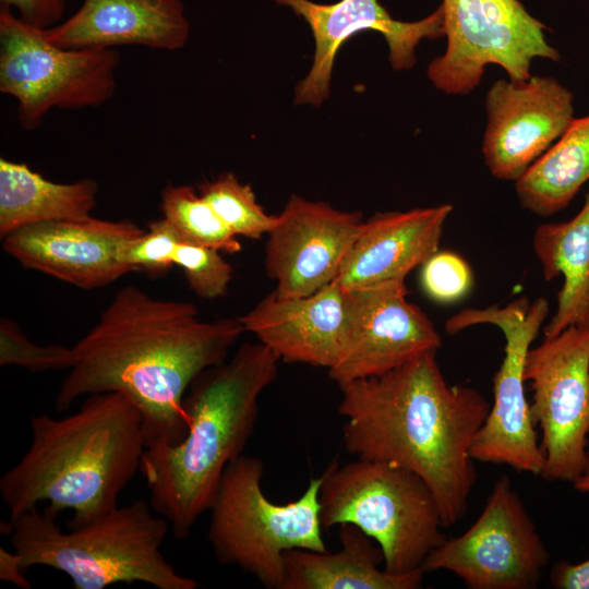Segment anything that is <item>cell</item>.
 Masks as SVG:
<instances>
[{
	"instance_id": "3",
	"label": "cell",
	"mask_w": 589,
	"mask_h": 589,
	"mask_svg": "<svg viewBox=\"0 0 589 589\" xmlns=\"http://www.w3.org/2000/svg\"><path fill=\"white\" fill-rule=\"evenodd\" d=\"M31 444L0 479L10 517L47 502L58 516L71 510L69 527L85 524L118 505V497L141 468L145 450L142 416L121 393L86 397L63 418L29 419Z\"/></svg>"
},
{
	"instance_id": "12",
	"label": "cell",
	"mask_w": 589,
	"mask_h": 589,
	"mask_svg": "<svg viewBox=\"0 0 589 589\" xmlns=\"http://www.w3.org/2000/svg\"><path fill=\"white\" fill-rule=\"evenodd\" d=\"M549 561L521 497L502 476L473 524L433 550L422 569L450 572L470 589H533Z\"/></svg>"
},
{
	"instance_id": "9",
	"label": "cell",
	"mask_w": 589,
	"mask_h": 589,
	"mask_svg": "<svg viewBox=\"0 0 589 589\" xmlns=\"http://www.w3.org/2000/svg\"><path fill=\"white\" fill-rule=\"evenodd\" d=\"M549 315L545 298L520 297L505 306L466 308L445 323L448 334L490 324L504 336V356L493 380V401L470 454L473 460L506 465L540 476L544 457L525 392V362L532 341Z\"/></svg>"
},
{
	"instance_id": "25",
	"label": "cell",
	"mask_w": 589,
	"mask_h": 589,
	"mask_svg": "<svg viewBox=\"0 0 589 589\" xmlns=\"http://www.w3.org/2000/svg\"><path fill=\"white\" fill-rule=\"evenodd\" d=\"M160 209L184 242L228 254L242 249L237 237L193 187L168 183L161 191Z\"/></svg>"
},
{
	"instance_id": "21",
	"label": "cell",
	"mask_w": 589,
	"mask_h": 589,
	"mask_svg": "<svg viewBox=\"0 0 589 589\" xmlns=\"http://www.w3.org/2000/svg\"><path fill=\"white\" fill-rule=\"evenodd\" d=\"M336 553L292 549L284 553L281 589H416L423 569L392 574L381 568L380 546L351 524L339 525Z\"/></svg>"
},
{
	"instance_id": "23",
	"label": "cell",
	"mask_w": 589,
	"mask_h": 589,
	"mask_svg": "<svg viewBox=\"0 0 589 589\" xmlns=\"http://www.w3.org/2000/svg\"><path fill=\"white\" fill-rule=\"evenodd\" d=\"M93 179L57 183L26 164L0 159V237L38 223L83 218L96 206Z\"/></svg>"
},
{
	"instance_id": "4",
	"label": "cell",
	"mask_w": 589,
	"mask_h": 589,
	"mask_svg": "<svg viewBox=\"0 0 589 589\" xmlns=\"http://www.w3.org/2000/svg\"><path fill=\"white\" fill-rule=\"evenodd\" d=\"M279 357L262 342L241 345L229 360L200 373L184 397L185 436L145 447L140 471L153 509L177 539L209 509L227 466L243 455L259 398L277 376Z\"/></svg>"
},
{
	"instance_id": "31",
	"label": "cell",
	"mask_w": 589,
	"mask_h": 589,
	"mask_svg": "<svg viewBox=\"0 0 589 589\" xmlns=\"http://www.w3.org/2000/svg\"><path fill=\"white\" fill-rule=\"evenodd\" d=\"M1 5L14 8L19 19L39 29H47L60 23L65 0H0Z\"/></svg>"
},
{
	"instance_id": "20",
	"label": "cell",
	"mask_w": 589,
	"mask_h": 589,
	"mask_svg": "<svg viewBox=\"0 0 589 589\" xmlns=\"http://www.w3.org/2000/svg\"><path fill=\"white\" fill-rule=\"evenodd\" d=\"M44 33L64 49L178 50L189 40L190 23L181 0H83L74 14Z\"/></svg>"
},
{
	"instance_id": "19",
	"label": "cell",
	"mask_w": 589,
	"mask_h": 589,
	"mask_svg": "<svg viewBox=\"0 0 589 589\" xmlns=\"http://www.w3.org/2000/svg\"><path fill=\"white\" fill-rule=\"evenodd\" d=\"M450 204L378 213L362 221L335 283L347 290L405 280L438 251Z\"/></svg>"
},
{
	"instance_id": "28",
	"label": "cell",
	"mask_w": 589,
	"mask_h": 589,
	"mask_svg": "<svg viewBox=\"0 0 589 589\" xmlns=\"http://www.w3.org/2000/svg\"><path fill=\"white\" fill-rule=\"evenodd\" d=\"M74 362L72 348L61 345L39 346L31 341L17 324L9 318L0 322V365H16L38 372L70 369Z\"/></svg>"
},
{
	"instance_id": "16",
	"label": "cell",
	"mask_w": 589,
	"mask_h": 589,
	"mask_svg": "<svg viewBox=\"0 0 589 589\" xmlns=\"http://www.w3.org/2000/svg\"><path fill=\"white\" fill-rule=\"evenodd\" d=\"M362 221L358 212L292 195L267 233L265 267L274 292L303 297L334 283Z\"/></svg>"
},
{
	"instance_id": "7",
	"label": "cell",
	"mask_w": 589,
	"mask_h": 589,
	"mask_svg": "<svg viewBox=\"0 0 589 589\" xmlns=\"http://www.w3.org/2000/svg\"><path fill=\"white\" fill-rule=\"evenodd\" d=\"M263 461L241 455L223 474L209 507L207 539L220 564L236 565L264 587L281 589L284 553L325 552L318 492L321 476L287 504L271 502L262 490Z\"/></svg>"
},
{
	"instance_id": "11",
	"label": "cell",
	"mask_w": 589,
	"mask_h": 589,
	"mask_svg": "<svg viewBox=\"0 0 589 589\" xmlns=\"http://www.w3.org/2000/svg\"><path fill=\"white\" fill-rule=\"evenodd\" d=\"M524 377L532 389L531 419L541 432L540 477L574 482L588 461L589 325L567 327L530 348Z\"/></svg>"
},
{
	"instance_id": "8",
	"label": "cell",
	"mask_w": 589,
	"mask_h": 589,
	"mask_svg": "<svg viewBox=\"0 0 589 589\" xmlns=\"http://www.w3.org/2000/svg\"><path fill=\"white\" fill-rule=\"evenodd\" d=\"M117 48L64 49L0 8V92L17 101L22 128L34 130L52 109L97 107L116 91Z\"/></svg>"
},
{
	"instance_id": "30",
	"label": "cell",
	"mask_w": 589,
	"mask_h": 589,
	"mask_svg": "<svg viewBox=\"0 0 589 589\" xmlns=\"http://www.w3.org/2000/svg\"><path fill=\"white\" fill-rule=\"evenodd\" d=\"M421 286L432 300L452 303L462 299L472 287L468 263L450 251H437L421 265Z\"/></svg>"
},
{
	"instance_id": "26",
	"label": "cell",
	"mask_w": 589,
	"mask_h": 589,
	"mask_svg": "<svg viewBox=\"0 0 589 589\" xmlns=\"http://www.w3.org/2000/svg\"><path fill=\"white\" fill-rule=\"evenodd\" d=\"M197 192L236 237L259 239L277 221V215H268L257 203L251 185L231 172L203 181Z\"/></svg>"
},
{
	"instance_id": "5",
	"label": "cell",
	"mask_w": 589,
	"mask_h": 589,
	"mask_svg": "<svg viewBox=\"0 0 589 589\" xmlns=\"http://www.w3.org/2000/svg\"><path fill=\"white\" fill-rule=\"evenodd\" d=\"M7 532L25 570L40 565L64 573L75 589L145 582L158 589H196L161 552L170 529L142 498L63 530L57 517L33 507L10 517Z\"/></svg>"
},
{
	"instance_id": "35",
	"label": "cell",
	"mask_w": 589,
	"mask_h": 589,
	"mask_svg": "<svg viewBox=\"0 0 589 589\" xmlns=\"http://www.w3.org/2000/svg\"><path fill=\"white\" fill-rule=\"evenodd\" d=\"M589 472V447H588V461H587V471L586 473Z\"/></svg>"
},
{
	"instance_id": "14",
	"label": "cell",
	"mask_w": 589,
	"mask_h": 589,
	"mask_svg": "<svg viewBox=\"0 0 589 589\" xmlns=\"http://www.w3.org/2000/svg\"><path fill=\"white\" fill-rule=\"evenodd\" d=\"M274 1L303 17L315 43L311 69L296 87L297 105L318 107L328 98L336 56L358 33L374 31L382 34L395 70H408L416 64V48L423 39L445 36L441 5L420 21L402 22L393 19L377 0H339L332 4L310 0Z\"/></svg>"
},
{
	"instance_id": "1",
	"label": "cell",
	"mask_w": 589,
	"mask_h": 589,
	"mask_svg": "<svg viewBox=\"0 0 589 589\" xmlns=\"http://www.w3.org/2000/svg\"><path fill=\"white\" fill-rule=\"evenodd\" d=\"M244 327L203 321L190 302L151 297L129 285L73 347L56 398L58 412L82 396L121 393L139 409L146 447L176 444L188 431L184 397L194 378L225 360Z\"/></svg>"
},
{
	"instance_id": "10",
	"label": "cell",
	"mask_w": 589,
	"mask_h": 589,
	"mask_svg": "<svg viewBox=\"0 0 589 589\" xmlns=\"http://www.w3.org/2000/svg\"><path fill=\"white\" fill-rule=\"evenodd\" d=\"M441 8L447 47L430 62L426 75L443 93H470L489 64L524 81L534 59H561L545 39L546 26L518 0H443Z\"/></svg>"
},
{
	"instance_id": "13",
	"label": "cell",
	"mask_w": 589,
	"mask_h": 589,
	"mask_svg": "<svg viewBox=\"0 0 589 589\" xmlns=\"http://www.w3.org/2000/svg\"><path fill=\"white\" fill-rule=\"evenodd\" d=\"M485 109V165L495 178L514 182L575 119L573 93L550 76L494 82Z\"/></svg>"
},
{
	"instance_id": "27",
	"label": "cell",
	"mask_w": 589,
	"mask_h": 589,
	"mask_svg": "<svg viewBox=\"0 0 589 589\" xmlns=\"http://www.w3.org/2000/svg\"><path fill=\"white\" fill-rule=\"evenodd\" d=\"M220 251L189 242L177 244L172 261L183 269L191 290L202 299H216L227 293L232 267Z\"/></svg>"
},
{
	"instance_id": "2",
	"label": "cell",
	"mask_w": 589,
	"mask_h": 589,
	"mask_svg": "<svg viewBox=\"0 0 589 589\" xmlns=\"http://www.w3.org/2000/svg\"><path fill=\"white\" fill-rule=\"evenodd\" d=\"M436 353L338 385L337 410L345 449L418 474L449 528L467 513L477 481L470 449L491 404L473 387L449 385Z\"/></svg>"
},
{
	"instance_id": "24",
	"label": "cell",
	"mask_w": 589,
	"mask_h": 589,
	"mask_svg": "<svg viewBox=\"0 0 589 589\" xmlns=\"http://www.w3.org/2000/svg\"><path fill=\"white\" fill-rule=\"evenodd\" d=\"M589 181V115L575 118L563 135L515 181L521 206L550 216L564 209Z\"/></svg>"
},
{
	"instance_id": "17",
	"label": "cell",
	"mask_w": 589,
	"mask_h": 589,
	"mask_svg": "<svg viewBox=\"0 0 589 589\" xmlns=\"http://www.w3.org/2000/svg\"><path fill=\"white\" fill-rule=\"evenodd\" d=\"M353 292L350 342L342 359L328 370L337 385L384 374L441 348L442 337L434 324L407 300L405 280Z\"/></svg>"
},
{
	"instance_id": "33",
	"label": "cell",
	"mask_w": 589,
	"mask_h": 589,
	"mask_svg": "<svg viewBox=\"0 0 589 589\" xmlns=\"http://www.w3.org/2000/svg\"><path fill=\"white\" fill-rule=\"evenodd\" d=\"M20 555L13 550L0 548V579L22 589H31L32 585L24 575Z\"/></svg>"
},
{
	"instance_id": "18",
	"label": "cell",
	"mask_w": 589,
	"mask_h": 589,
	"mask_svg": "<svg viewBox=\"0 0 589 589\" xmlns=\"http://www.w3.org/2000/svg\"><path fill=\"white\" fill-rule=\"evenodd\" d=\"M353 311V290L334 281L303 297L283 298L273 291L239 320L280 360L329 370L348 349Z\"/></svg>"
},
{
	"instance_id": "6",
	"label": "cell",
	"mask_w": 589,
	"mask_h": 589,
	"mask_svg": "<svg viewBox=\"0 0 589 589\" xmlns=\"http://www.w3.org/2000/svg\"><path fill=\"white\" fill-rule=\"evenodd\" d=\"M321 478L323 529L354 525L380 546L388 573L422 569L447 539L432 491L412 471L358 458L344 466L333 461Z\"/></svg>"
},
{
	"instance_id": "29",
	"label": "cell",
	"mask_w": 589,
	"mask_h": 589,
	"mask_svg": "<svg viewBox=\"0 0 589 589\" xmlns=\"http://www.w3.org/2000/svg\"><path fill=\"white\" fill-rule=\"evenodd\" d=\"M183 239L175 226L166 218L148 224L147 231L129 241L121 252V259L132 271H143L151 276H163L172 266V255Z\"/></svg>"
},
{
	"instance_id": "22",
	"label": "cell",
	"mask_w": 589,
	"mask_h": 589,
	"mask_svg": "<svg viewBox=\"0 0 589 589\" xmlns=\"http://www.w3.org/2000/svg\"><path fill=\"white\" fill-rule=\"evenodd\" d=\"M532 248L546 281L563 277L556 311L543 326L544 338L589 325V190L572 219L536 229Z\"/></svg>"
},
{
	"instance_id": "34",
	"label": "cell",
	"mask_w": 589,
	"mask_h": 589,
	"mask_svg": "<svg viewBox=\"0 0 589 589\" xmlns=\"http://www.w3.org/2000/svg\"><path fill=\"white\" fill-rule=\"evenodd\" d=\"M573 484L577 491L589 493V472L578 478Z\"/></svg>"
},
{
	"instance_id": "32",
	"label": "cell",
	"mask_w": 589,
	"mask_h": 589,
	"mask_svg": "<svg viewBox=\"0 0 589 589\" xmlns=\"http://www.w3.org/2000/svg\"><path fill=\"white\" fill-rule=\"evenodd\" d=\"M550 579L557 589H589V558L577 564H555Z\"/></svg>"
},
{
	"instance_id": "15",
	"label": "cell",
	"mask_w": 589,
	"mask_h": 589,
	"mask_svg": "<svg viewBox=\"0 0 589 589\" xmlns=\"http://www.w3.org/2000/svg\"><path fill=\"white\" fill-rule=\"evenodd\" d=\"M143 232L129 219L89 215L29 225L1 240L3 250L23 267L91 290L133 272L122 262L121 252Z\"/></svg>"
}]
</instances>
